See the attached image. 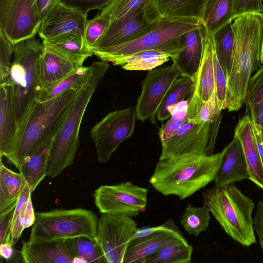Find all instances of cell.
<instances>
[{
	"mask_svg": "<svg viewBox=\"0 0 263 263\" xmlns=\"http://www.w3.org/2000/svg\"><path fill=\"white\" fill-rule=\"evenodd\" d=\"M233 20L234 48L226 99L229 111H237L245 103L252 74L261 67L263 41V15L246 13Z\"/></svg>",
	"mask_w": 263,
	"mask_h": 263,
	"instance_id": "1",
	"label": "cell"
},
{
	"mask_svg": "<svg viewBox=\"0 0 263 263\" xmlns=\"http://www.w3.org/2000/svg\"><path fill=\"white\" fill-rule=\"evenodd\" d=\"M82 89V88H81ZM69 89L45 101H38L20 129L8 162L17 169L25 159L56 136L81 90Z\"/></svg>",
	"mask_w": 263,
	"mask_h": 263,
	"instance_id": "2",
	"label": "cell"
},
{
	"mask_svg": "<svg viewBox=\"0 0 263 263\" xmlns=\"http://www.w3.org/2000/svg\"><path fill=\"white\" fill-rule=\"evenodd\" d=\"M225 147L211 155H194L159 160L149 183L164 196L187 198L214 180Z\"/></svg>",
	"mask_w": 263,
	"mask_h": 263,
	"instance_id": "3",
	"label": "cell"
},
{
	"mask_svg": "<svg viewBox=\"0 0 263 263\" xmlns=\"http://www.w3.org/2000/svg\"><path fill=\"white\" fill-rule=\"evenodd\" d=\"M201 24L196 18L162 16L149 32L129 42L112 46L93 48L92 52L101 61L122 66L129 57L151 50L167 54L173 60L183 48V35Z\"/></svg>",
	"mask_w": 263,
	"mask_h": 263,
	"instance_id": "4",
	"label": "cell"
},
{
	"mask_svg": "<svg viewBox=\"0 0 263 263\" xmlns=\"http://www.w3.org/2000/svg\"><path fill=\"white\" fill-rule=\"evenodd\" d=\"M86 81L60 130L53 139L46 166V175L54 178L74 163L79 146V130L86 107L105 73L108 62L92 63Z\"/></svg>",
	"mask_w": 263,
	"mask_h": 263,
	"instance_id": "5",
	"label": "cell"
},
{
	"mask_svg": "<svg viewBox=\"0 0 263 263\" xmlns=\"http://www.w3.org/2000/svg\"><path fill=\"white\" fill-rule=\"evenodd\" d=\"M202 195L203 204L229 237L245 247L256 242L252 217L255 204L252 199L234 183L215 185Z\"/></svg>",
	"mask_w": 263,
	"mask_h": 263,
	"instance_id": "6",
	"label": "cell"
},
{
	"mask_svg": "<svg viewBox=\"0 0 263 263\" xmlns=\"http://www.w3.org/2000/svg\"><path fill=\"white\" fill-rule=\"evenodd\" d=\"M44 50L43 43L35 37L23 40L13 45L14 60L11 63L9 81L13 88L14 111L18 131L39 101L42 91L39 64Z\"/></svg>",
	"mask_w": 263,
	"mask_h": 263,
	"instance_id": "7",
	"label": "cell"
},
{
	"mask_svg": "<svg viewBox=\"0 0 263 263\" xmlns=\"http://www.w3.org/2000/svg\"><path fill=\"white\" fill-rule=\"evenodd\" d=\"M35 215L29 240H65L81 236L96 238L98 218L91 210L56 209Z\"/></svg>",
	"mask_w": 263,
	"mask_h": 263,
	"instance_id": "8",
	"label": "cell"
},
{
	"mask_svg": "<svg viewBox=\"0 0 263 263\" xmlns=\"http://www.w3.org/2000/svg\"><path fill=\"white\" fill-rule=\"evenodd\" d=\"M137 114L133 107L108 113L90 130L98 161L106 163L119 145L133 135Z\"/></svg>",
	"mask_w": 263,
	"mask_h": 263,
	"instance_id": "9",
	"label": "cell"
},
{
	"mask_svg": "<svg viewBox=\"0 0 263 263\" xmlns=\"http://www.w3.org/2000/svg\"><path fill=\"white\" fill-rule=\"evenodd\" d=\"M148 190L130 181L103 185L93 194L94 202L100 213L119 214L132 218L146 210Z\"/></svg>",
	"mask_w": 263,
	"mask_h": 263,
	"instance_id": "10",
	"label": "cell"
},
{
	"mask_svg": "<svg viewBox=\"0 0 263 263\" xmlns=\"http://www.w3.org/2000/svg\"><path fill=\"white\" fill-rule=\"evenodd\" d=\"M137 228L133 218L115 214L101 213L96 240L106 263H123L129 242Z\"/></svg>",
	"mask_w": 263,
	"mask_h": 263,
	"instance_id": "11",
	"label": "cell"
},
{
	"mask_svg": "<svg viewBox=\"0 0 263 263\" xmlns=\"http://www.w3.org/2000/svg\"><path fill=\"white\" fill-rule=\"evenodd\" d=\"M42 20L36 0H0V30L13 45L35 37Z\"/></svg>",
	"mask_w": 263,
	"mask_h": 263,
	"instance_id": "12",
	"label": "cell"
},
{
	"mask_svg": "<svg viewBox=\"0 0 263 263\" xmlns=\"http://www.w3.org/2000/svg\"><path fill=\"white\" fill-rule=\"evenodd\" d=\"M212 123L187 121L165 144L162 145L159 160L194 155L213 154L215 137Z\"/></svg>",
	"mask_w": 263,
	"mask_h": 263,
	"instance_id": "13",
	"label": "cell"
},
{
	"mask_svg": "<svg viewBox=\"0 0 263 263\" xmlns=\"http://www.w3.org/2000/svg\"><path fill=\"white\" fill-rule=\"evenodd\" d=\"M180 76L173 64L148 71L142 82L141 92L135 107L138 120H149L157 124V111L171 86Z\"/></svg>",
	"mask_w": 263,
	"mask_h": 263,
	"instance_id": "14",
	"label": "cell"
},
{
	"mask_svg": "<svg viewBox=\"0 0 263 263\" xmlns=\"http://www.w3.org/2000/svg\"><path fill=\"white\" fill-rule=\"evenodd\" d=\"M213 53L212 35L207 33L201 62L193 78V90L187 105L186 118L193 123L202 106L215 91Z\"/></svg>",
	"mask_w": 263,
	"mask_h": 263,
	"instance_id": "15",
	"label": "cell"
},
{
	"mask_svg": "<svg viewBox=\"0 0 263 263\" xmlns=\"http://www.w3.org/2000/svg\"><path fill=\"white\" fill-rule=\"evenodd\" d=\"M87 14L79 8L60 2L42 20L38 34L42 40L65 33H74L85 37Z\"/></svg>",
	"mask_w": 263,
	"mask_h": 263,
	"instance_id": "16",
	"label": "cell"
},
{
	"mask_svg": "<svg viewBox=\"0 0 263 263\" xmlns=\"http://www.w3.org/2000/svg\"><path fill=\"white\" fill-rule=\"evenodd\" d=\"M161 17L160 13L143 12L129 20L110 21L93 48L118 45L136 39L153 29Z\"/></svg>",
	"mask_w": 263,
	"mask_h": 263,
	"instance_id": "17",
	"label": "cell"
},
{
	"mask_svg": "<svg viewBox=\"0 0 263 263\" xmlns=\"http://www.w3.org/2000/svg\"><path fill=\"white\" fill-rule=\"evenodd\" d=\"M206 34L201 22L199 27L183 35V48L172 60L180 76L194 78L201 62Z\"/></svg>",
	"mask_w": 263,
	"mask_h": 263,
	"instance_id": "18",
	"label": "cell"
},
{
	"mask_svg": "<svg viewBox=\"0 0 263 263\" xmlns=\"http://www.w3.org/2000/svg\"><path fill=\"white\" fill-rule=\"evenodd\" d=\"M225 149L220 167L213 180L215 185L223 186L249 179L248 166L239 139L234 136Z\"/></svg>",
	"mask_w": 263,
	"mask_h": 263,
	"instance_id": "19",
	"label": "cell"
},
{
	"mask_svg": "<svg viewBox=\"0 0 263 263\" xmlns=\"http://www.w3.org/2000/svg\"><path fill=\"white\" fill-rule=\"evenodd\" d=\"M18 132L13 88L11 83H0V156L7 157L14 145Z\"/></svg>",
	"mask_w": 263,
	"mask_h": 263,
	"instance_id": "20",
	"label": "cell"
},
{
	"mask_svg": "<svg viewBox=\"0 0 263 263\" xmlns=\"http://www.w3.org/2000/svg\"><path fill=\"white\" fill-rule=\"evenodd\" d=\"M21 255L25 263H73L65 240L23 241Z\"/></svg>",
	"mask_w": 263,
	"mask_h": 263,
	"instance_id": "21",
	"label": "cell"
},
{
	"mask_svg": "<svg viewBox=\"0 0 263 263\" xmlns=\"http://www.w3.org/2000/svg\"><path fill=\"white\" fill-rule=\"evenodd\" d=\"M234 137L240 141L249 172V180L263 190V166L257 151L252 121L246 114L237 124Z\"/></svg>",
	"mask_w": 263,
	"mask_h": 263,
	"instance_id": "22",
	"label": "cell"
},
{
	"mask_svg": "<svg viewBox=\"0 0 263 263\" xmlns=\"http://www.w3.org/2000/svg\"><path fill=\"white\" fill-rule=\"evenodd\" d=\"M184 238L180 230L158 231L132 240L128 246L123 263H144L145 260L162 247L177 238Z\"/></svg>",
	"mask_w": 263,
	"mask_h": 263,
	"instance_id": "23",
	"label": "cell"
},
{
	"mask_svg": "<svg viewBox=\"0 0 263 263\" xmlns=\"http://www.w3.org/2000/svg\"><path fill=\"white\" fill-rule=\"evenodd\" d=\"M80 67L44 47L39 64L42 93L76 71Z\"/></svg>",
	"mask_w": 263,
	"mask_h": 263,
	"instance_id": "24",
	"label": "cell"
},
{
	"mask_svg": "<svg viewBox=\"0 0 263 263\" xmlns=\"http://www.w3.org/2000/svg\"><path fill=\"white\" fill-rule=\"evenodd\" d=\"M44 47L73 63L83 66L93 54L85 37L74 33H65L42 40Z\"/></svg>",
	"mask_w": 263,
	"mask_h": 263,
	"instance_id": "25",
	"label": "cell"
},
{
	"mask_svg": "<svg viewBox=\"0 0 263 263\" xmlns=\"http://www.w3.org/2000/svg\"><path fill=\"white\" fill-rule=\"evenodd\" d=\"M32 193L27 184L16 202L9 232L5 242L10 243L14 246L21 236L23 230L33 224L35 213L31 200Z\"/></svg>",
	"mask_w": 263,
	"mask_h": 263,
	"instance_id": "26",
	"label": "cell"
},
{
	"mask_svg": "<svg viewBox=\"0 0 263 263\" xmlns=\"http://www.w3.org/2000/svg\"><path fill=\"white\" fill-rule=\"evenodd\" d=\"M143 12L160 13L158 0H112L99 13L112 21L129 20Z\"/></svg>",
	"mask_w": 263,
	"mask_h": 263,
	"instance_id": "27",
	"label": "cell"
},
{
	"mask_svg": "<svg viewBox=\"0 0 263 263\" xmlns=\"http://www.w3.org/2000/svg\"><path fill=\"white\" fill-rule=\"evenodd\" d=\"M52 141L40 146L27 157L18 168L32 192L47 176L46 166Z\"/></svg>",
	"mask_w": 263,
	"mask_h": 263,
	"instance_id": "28",
	"label": "cell"
},
{
	"mask_svg": "<svg viewBox=\"0 0 263 263\" xmlns=\"http://www.w3.org/2000/svg\"><path fill=\"white\" fill-rule=\"evenodd\" d=\"M27 183L20 173H15L0 163V213L16 204Z\"/></svg>",
	"mask_w": 263,
	"mask_h": 263,
	"instance_id": "29",
	"label": "cell"
},
{
	"mask_svg": "<svg viewBox=\"0 0 263 263\" xmlns=\"http://www.w3.org/2000/svg\"><path fill=\"white\" fill-rule=\"evenodd\" d=\"M73 262L106 263L104 254L95 238L86 236L77 237L65 240Z\"/></svg>",
	"mask_w": 263,
	"mask_h": 263,
	"instance_id": "30",
	"label": "cell"
},
{
	"mask_svg": "<svg viewBox=\"0 0 263 263\" xmlns=\"http://www.w3.org/2000/svg\"><path fill=\"white\" fill-rule=\"evenodd\" d=\"M212 35L216 55L228 78L234 48V35L232 21L226 23Z\"/></svg>",
	"mask_w": 263,
	"mask_h": 263,
	"instance_id": "31",
	"label": "cell"
},
{
	"mask_svg": "<svg viewBox=\"0 0 263 263\" xmlns=\"http://www.w3.org/2000/svg\"><path fill=\"white\" fill-rule=\"evenodd\" d=\"M193 248L184 238H177L147 258L144 263H190Z\"/></svg>",
	"mask_w": 263,
	"mask_h": 263,
	"instance_id": "32",
	"label": "cell"
},
{
	"mask_svg": "<svg viewBox=\"0 0 263 263\" xmlns=\"http://www.w3.org/2000/svg\"><path fill=\"white\" fill-rule=\"evenodd\" d=\"M207 0H158L162 16L196 18L201 21Z\"/></svg>",
	"mask_w": 263,
	"mask_h": 263,
	"instance_id": "33",
	"label": "cell"
},
{
	"mask_svg": "<svg viewBox=\"0 0 263 263\" xmlns=\"http://www.w3.org/2000/svg\"><path fill=\"white\" fill-rule=\"evenodd\" d=\"M232 0H207L201 21L206 32L213 34L231 19Z\"/></svg>",
	"mask_w": 263,
	"mask_h": 263,
	"instance_id": "34",
	"label": "cell"
},
{
	"mask_svg": "<svg viewBox=\"0 0 263 263\" xmlns=\"http://www.w3.org/2000/svg\"><path fill=\"white\" fill-rule=\"evenodd\" d=\"M253 123L263 128V66L249 81L245 103Z\"/></svg>",
	"mask_w": 263,
	"mask_h": 263,
	"instance_id": "35",
	"label": "cell"
},
{
	"mask_svg": "<svg viewBox=\"0 0 263 263\" xmlns=\"http://www.w3.org/2000/svg\"><path fill=\"white\" fill-rule=\"evenodd\" d=\"M194 80L192 78L180 76L174 82L165 97L157 113L156 117L161 122L170 118L171 115L169 107L184 101L190 97L193 90Z\"/></svg>",
	"mask_w": 263,
	"mask_h": 263,
	"instance_id": "36",
	"label": "cell"
},
{
	"mask_svg": "<svg viewBox=\"0 0 263 263\" xmlns=\"http://www.w3.org/2000/svg\"><path fill=\"white\" fill-rule=\"evenodd\" d=\"M166 53L155 50L138 52L127 58L122 68L126 70H151L170 60Z\"/></svg>",
	"mask_w": 263,
	"mask_h": 263,
	"instance_id": "37",
	"label": "cell"
},
{
	"mask_svg": "<svg viewBox=\"0 0 263 263\" xmlns=\"http://www.w3.org/2000/svg\"><path fill=\"white\" fill-rule=\"evenodd\" d=\"M210 210L204 204L194 206L189 204L180 219V223L189 235L198 236L208 228L210 219Z\"/></svg>",
	"mask_w": 263,
	"mask_h": 263,
	"instance_id": "38",
	"label": "cell"
},
{
	"mask_svg": "<svg viewBox=\"0 0 263 263\" xmlns=\"http://www.w3.org/2000/svg\"><path fill=\"white\" fill-rule=\"evenodd\" d=\"M89 69V66L80 67L76 71L43 92L39 101H45L51 99L69 89L80 90L86 81Z\"/></svg>",
	"mask_w": 263,
	"mask_h": 263,
	"instance_id": "39",
	"label": "cell"
},
{
	"mask_svg": "<svg viewBox=\"0 0 263 263\" xmlns=\"http://www.w3.org/2000/svg\"><path fill=\"white\" fill-rule=\"evenodd\" d=\"M109 19L98 13L92 18L87 21L84 36L90 48L92 49L97 43L105 33L109 24Z\"/></svg>",
	"mask_w": 263,
	"mask_h": 263,
	"instance_id": "40",
	"label": "cell"
},
{
	"mask_svg": "<svg viewBox=\"0 0 263 263\" xmlns=\"http://www.w3.org/2000/svg\"><path fill=\"white\" fill-rule=\"evenodd\" d=\"M12 52L13 45L0 30V83L9 81Z\"/></svg>",
	"mask_w": 263,
	"mask_h": 263,
	"instance_id": "41",
	"label": "cell"
},
{
	"mask_svg": "<svg viewBox=\"0 0 263 263\" xmlns=\"http://www.w3.org/2000/svg\"><path fill=\"white\" fill-rule=\"evenodd\" d=\"M213 57L215 90L220 105L222 110H223L226 109V99L228 78L218 61L215 52L214 44Z\"/></svg>",
	"mask_w": 263,
	"mask_h": 263,
	"instance_id": "42",
	"label": "cell"
},
{
	"mask_svg": "<svg viewBox=\"0 0 263 263\" xmlns=\"http://www.w3.org/2000/svg\"><path fill=\"white\" fill-rule=\"evenodd\" d=\"M221 110L215 90L201 107L194 123H213L220 117Z\"/></svg>",
	"mask_w": 263,
	"mask_h": 263,
	"instance_id": "43",
	"label": "cell"
},
{
	"mask_svg": "<svg viewBox=\"0 0 263 263\" xmlns=\"http://www.w3.org/2000/svg\"><path fill=\"white\" fill-rule=\"evenodd\" d=\"M263 15V0H232L231 19L246 13Z\"/></svg>",
	"mask_w": 263,
	"mask_h": 263,
	"instance_id": "44",
	"label": "cell"
},
{
	"mask_svg": "<svg viewBox=\"0 0 263 263\" xmlns=\"http://www.w3.org/2000/svg\"><path fill=\"white\" fill-rule=\"evenodd\" d=\"M187 121L188 119L186 117L177 119L171 116L169 120L162 125L159 129V136L161 145L165 144Z\"/></svg>",
	"mask_w": 263,
	"mask_h": 263,
	"instance_id": "45",
	"label": "cell"
},
{
	"mask_svg": "<svg viewBox=\"0 0 263 263\" xmlns=\"http://www.w3.org/2000/svg\"><path fill=\"white\" fill-rule=\"evenodd\" d=\"M112 0H63L62 2L68 5L77 7L84 12L87 13L91 10L98 9L102 10Z\"/></svg>",
	"mask_w": 263,
	"mask_h": 263,
	"instance_id": "46",
	"label": "cell"
},
{
	"mask_svg": "<svg viewBox=\"0 0 263 263\" xmlns=\"http://www.w3.org/2000/svg\"><path fill=\"white\" fill-rule=\"evenodd\" d=\"M179 230L177 227L173 220L172 219H170L164 223L159 226L153 227H144L142 228H137L136 233L132 240L144 237L158 231H177Z\"/></svg>",
	"mask_w": 263,
	"mask_h": 263,
	"instance_id": "47",
	"label": "cell"
},
{
	"mask_svg": "<svg viewBox=\"0 0 263 263\" xmlns=\"http://www.w3.org/2000/svg\"><path fill=\"white\" fill-rule=\"evenodd\" d=\"M16 204L0 213V243L6 241L9 232L11 221Z\"/></svg>",
	"mask_w": 263,
	"mask_h": 263,
	"instance_id": "48",
	"label": "cell"
},
{
	"mask_svg": "<svg viewBox=\"0 0 263 263\" xmlns=\"http://www.w3.org/2000/svg\"><path fill=\"white\" fill-rule=\"evenodd\" d=\"M253 227L263 251V200L259 201L257 203Z\"/></svg>",
	"mask_w": 263,
	"mask_h": 263,
	"instance_id": "49",
	"label": "cell"
},
{
	"mask_svg": "<svg viewBox=\"0 0 263 263\" xmlns=\"http://www.w3.org/2000/svg\"><path fill=\"white\" fill-rule=\"evenodd\" d=\"M63 0H36L38 13L42 18Z\"/></svg>",
	"mask_w": 263,
	"mask_h": 263,
	"instance_id": "50",
	"label": "cell"
},
{
	"mask_svg": "<svg viewBox=\"0 0 263 263\" xmlns=\"http://www.w3.org/2000/svg\"><path fill=\"white\" fill-rule=\"evenodd\" d=\"M254 136L256 140L257 151L263 166V137L262 128L253 123Z\"/></svg>",
	"mask_w": 263,
	"mask_h": 263,
	"instance_id": "51",
	"label": "cell"
},
{
	"mask_svg": "<svg viewBox=\"0 0 263 263\" xmlns=\"http://www.w3.org/2000/svg\"><path fill=\"white\" fill-rule=\"evenodd\" d=\"M14 254L13 246L9 242L1 244L0 255L6 260L10 259Z\"/></svg>",
	"mask_w": 263,
	"mask_h": 263,
	"instance_id": "52",
	"label": "cell"
},
{
	"mask_svg": "<svg viewBox=\"0 0 263 263\" xmlns=\"http://www.w3.org/2000/svg\"><path fill=\"white\" fill-rule=\"evenodd\" d=\"M260 62H261V64H263V41H262V48H261V54H260Z\"/></svg>",
	"mask_w": 263,
	"mask_h": 263,
	"instance_id": "53",
	"label": "cell"
},
{
	"mask_svg": "<svg viewBox=\"0 0 263 263\" xmlns=\"http://www.w3.org/2000/svg\"><path fill=\"white\" fill-rule=\"evenodd\" d=\"M262 137H263V128L262 129Z\"/></svg>",
	"mask_w": 263,
	"mask_h": 263,
	"instance_id": "54",
	"label": "cell"
}]
</instances>
